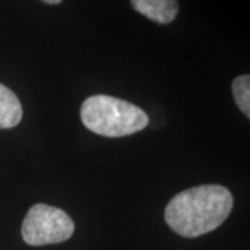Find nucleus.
<instances>
[{
  "instance_id": "1",
  "label": "nucleus",
  "mask_w": 250,
  "mask_h": 250,
  "mask_svg": "<svg viewBox=\"0 0 250 250\" xmlns=\"http://www.w3.org/2000/svg\"><path fill=\"white\" fill-rule=\"evenodd\" d=\"M233 197L221 185H200L182 190L170 200L164 218L171 229L185 238H197L218 228L231 214Z\"/></svg>"
},
{
  "instance_id": "2",
  "label": "nucleus",
  "mask_w": 250,
  "mask_h": 250,
  "mask_svg": "<svg viewBox=\"0 0 250 250\" xmlns=\"http://www.w3.org/2000/svg\"><path fill=\"white\" fill-rule=\"evenodd\" d=\"M81 120L89 131L107 138L128 136L149 124V117L142 108L107 95L86 99L81 107Z\"/></svg>"
},
{
  "instance_id": "3",
  "label": "nucleus",
  "mask_w": 250,
  "mask_h": 250,
  "mask_svg": "<svg viewBox=\"0 0 250 250\" xmlns=\"http://www.w3.org/2000/svg\"><path fill=\"white\" fill-rule=\"evenodd\" d=\"M71 217L59 207L38 203L28 210L22 221L21 233L25 243L43 246L70 239L74 233Z\"/></svg>"
},
{
  "instance_id": "4",
  "label": "nucleus",
  "mask_w": 250,
  "mask_h": 250,
  "mask_svg": "<svg viewBox=\"0 0 250 250\" xmlns=\"http://www.w3.org/2000/svg\"><path fill=\"white\" fill-rule=\"evenodd\" d=\"M131 4L142 14L157 24H170L178 16V0H131Z\"/></svg>"
},
{
  "instance_id": "5",
  "label": "nucleus",
  "mask_w": 250,
  "mask_h": 250,
  "mask_svg": "<svg viewBox=\"0 0 250 250\" xmlns=\"http://www.w3.org/2000/svg\"><path fill=\"white\" fill-rule=\"evenodd\" d=\"M22 118V106L17 95L0 83V129L14 128Z\"/></svg>"
},
{
  "instance_id": "6",
  "label": "nucleus",
  "mask_w": 250,
  "mask_h": 250,
  "mask_svg": "<svg viewBox=\"0 0 250 250\" xmlns=\"http://www.w3.org/2000/svg\"><path fill=\"white\" fill-rule=\"evenodd\" d=\"M232 93L238 107L245 116L250 117V77L241 75L232 82Z\"/></svg>"
},
{
  "instance_id": "7",
  "label": "nucleus",
  "mask_w": 250,
  "mask_h": 250,
  "mask_svg": "<svg viewBox=\"0 0 250 250\" xmlns=\"http://www.w3.org/2000/svg\"><path fill=\"white\" fill-rule=\"evenodd\" d=\"M42 1H45L47 4H59V3H62V0H42Z\"/></svg>"
}]
</instances>
